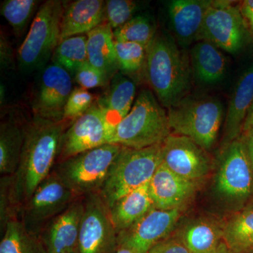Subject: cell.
I'll return each instance as SVG.
<instances>
[{
    "label": "cell",
    "mask_w": 253,
    "mask_h": 253,
    "mask_svg": "<svg viewBox=\"0 0 253 253\" xmlns=\"http://www.w3.org/2000/svg\"><path fill=\"white\" fill-rule=\"evenodd\" d=\"M76 197L52 172L21 206L20 220L29 232L40 236L48 223L67 209Z\"/></svg>",
    "instance_id": "obj_8"
},
{
    "label": "cell",
    "mask_w": 253,
    "mask_h": 253,
    "mask_svg": "<svg viewBox=\"0 0 253 253\" xmlns=\"http://www.w3.org/2000/svg\"><path fill=\"white\" fill-rule=\"evenodd\" d=\"M243 130L245 131L253 130V103L249 110L245 119Z\"/></svg>",
    "instance_id": "obj_41"
},
{
    "label": "cell",
    "mask_w": 253,
    "mask_h": 253,
    "mask_svg": "<svg viewBox=\"0 0 253 253\" xmlns=\"http://www.w3.org/2000/svg\"><path fill=\"white\" fill-rule=\"evenodd\" d=\"M253 103V63L241 75L229 101L225 121L226 144L239 137Z\"/></svg>",
    "instance_id": "obj_22"
},
{
    "label": "cell",
    "mask_w": 253,
    "mask_h": 253,
    "mask_svg": "<svg viewBox=\"0 0 253 253\" xmlns=\"http://www.w3.org/2000/svg\"><path fill=\"white\" fill-rule=\"evenodd\" d=\"M147 253H191L176 235L168 236L154 245Z\"/></svg>",
    "instance_id": "obj_37"
},
{
    "label": "cell",
    "mask_w": 253,
    "mask_h": 253,
    "mask_svg": "<svg viewBox=\"0 0 253 253\" xmlns=\"http://www.w3.org/2000/svg\"><path fill=\"white\" fill-rule=\"evenodd\" d=\"M136 95L134 82L118 73L110 81L109 90L98 101L110 127L114 131L118 123L132 108Z\"/></svg>",
    "instance_id": "obj_21"
},
{
    "label": "cell",
    "mask_w": 253,
    "mask_h": 253,
    "mask_svg": "<svg viewBox=\"0 0 253 253\" xmlns=\"http://www.w3.org/2000/svg\"><path fill=\"white\" fill-rule=\"evenodd\" d=\"M162 144L141 149L122 146L98 193L108 208L149 182L163 162Z\"/></svg>",
    "instance_id": "obj_4"
},
{
    "label": "cell",
    "mask_w": 253,
    "mask_h": 253,
    "mask_svg": "<svg viewBox=\"0 0 253 253\" xmlns=\"http://www.w3.org/2000/svg\"><path fill=\"white\" fill-rule=\"evenodd\" d=\"M172 133L167 111L154 93L143 89L113 131L110 144L141 149L161 144Z\"/></svg>",
    "instance_id": "obj_3"
},
{
    "label": "cell",
    "mask_w": 253,
    "mask_h": 253,
    "mask_svg": "<svg viewBox=\"0 0 253 253\" xmlns=\"http://www.w3.org/2000/svg\"><path fill=\"white\" fill-rule=\"evenodd\" d=\"M74 76L75 80L81 87L87 90L105 86L109 83L102 73L88 62L82 66L75 73Z\"/></svg>",
    "instance_id": "obj_36"
},
{
    "label": "cell",
    "mask_w": 253,
    "mask_h": 253,
    "mask_svg": "<svg viewBox=\"0 0 253 253\" xmlns=\"http://www.w3.org/2000/svg\"><path fill=\"white\" fill-rule=\"evenodd\" d=\"M113 134L102 111L97 104H93L65 131L58 159L64 161L84 151L110 144Z\"/></svg>",
    "instance_id": "obj_11"
},
{
    "label": "cell",
    "mask_w": 253,
    "mask_h": 253,
    "mask_svg": "<svg viewBox=\"0 0 253 253\" xmlns=\"http://www.w3.org/2000/svg\"><path fill=\"white\" fill-rule=\"evenodd\" d=\"M175 235L191 253H219L224 243L222 227L208 218L189 221Z\"/></svg>",
    "instance_id": "obj_24"
},
{
    "label": "cell",
    "mask_w": 253,
    "mask_h": 253,
    "mask_svg": "<svg viewBox=\"0 0 253 253\" xmlns=\"http://www.w3.org/2000/svg\"><path fill=\"white\" fill-rule=\"evenodd\" d=\"M145 70L151 89L165 109L186 97L191 83L189 65L172 38L155 37L147 48Z\"/></svg>",
    "instance_id": "obj_2"
},
{
    "label": "cell",
    "mask_w": 253,
    "mask_h": 253,
    "mask_svg": "<svg viewBox=\"0 0 253 253\" xmlns=\"http://www.w3.org/2000/svg\"><path fill=\"white\" fill-rule=\"evenodd\" d=\"M195 75L200 82L214 84L222 81L227 69V59L222 50L206 41L198 42L191 51Z\"/></svg>",
    "instance_id": "obj_25"
},
{
    "label": "cell",
    "mask_w": 253,
    "mask_h": 253,
    "mask_svg": "<svg viewBox=\"0 0 253 253\" xmlns=\"http://www.w3.org/2000/svg\"><path fill=\"white\" fill-rule=\"evenodd\" d=\"M65 253H80L78 249L73 250V251H68V252H66Z\"/></svg>",
    "instance_id": "obj_44"
},
{
    "label": "cell",
    "mask_w": 253,
    "mask_h": 253,
    "mask_svg": "<svg viewBox=\"0 0 253 253\" xmlns=\"http://www.w3.org/2000/svg\"><path fill=\"white\" fill-rule=\"evenodd\" d=\"M122 146L107 144L60 161L54 170L75 196L97 194Z\"/></svg>",
    "instance_id": "obj_6"
},
{
    "label": "cell",
    "mask_w": 253,
    "mask_h": 253,
    "mask_svg": "<svg viewBox=\"0 0 253 253\" xmlns=\"http://www.w3.org/2000/svg\"><path fill=\"white\" fill-rule=\"evenodd\" d=\"M242 140L246 146V151L253 169V130L245 131Z\"/></svg>",
    "instance_id": "obj_40"
},
{
    "label": "cell",
    "mask_w": 253,
    "mask_h": 253,
    "mask_svg": "<svg viewBox=\"0 0 253 253\" xmlns=\"http://www.w3.org/2000/svg\"><path fill=\"white\" fill-rule=\"evenodd\" d=\"M11 176H1L0 181V230L4 232L5 228L11 219L16 217L18 212L11 198Z\"/></svg>",
    "instance_id": "obj_35"
},
{
    "label": "cell",
    "mask_w": 253,
    "mask_h": 253,
    "mask_svg": "<svg viewBox=\"0 0 253 253\" xmlns=\"http://www.w3.org/2000/svg\"><path fill=\"white\" fill-rule=\"evenodd\" d=\"M162 154L163 164L188 180L199 183L211 169L206 150L186 136L171 133L163 141Z\"/></svg>",
    "instance_id": "obj_14"
},
{
    "label": "cell",
    "mask_w": 253,
    "mask_h": 253,
    "mask_svg": "<svg viewBox=\"0 0 253 253\" xmlns=\"http://www.w3.org/2000/svg\"><path fill=\"white\" fill-rule=\"evenodd\" d=\"M247 25L240 8L228 1H212L197 41H206L235 54L244 48L247 40Z\"/></svg>",
    "instance_id": "obj_9"
},
{
    "label": "cell",
    "mask_w": 253,
    "mask_h": 253,
    "mask_svg": "<svg viewBox=\"0 0 253 253\" xmlns=\"http://www.w3.org/2000/svg\"><path fill=\"white\" fill-rule=\"evenodd\" d=\"M86 41L85 35H80L60 42L51 57L53 63L75 74L82 66L88 62Z\"/></svg>",
    "instance_id": "obj_29"
},
{
    "label": "cell",
    "mask_w": 253,
    "mask_h": 253,
    "mask_svg": "<svg viewBox=\"0 0 253 253\" xmlns=\"http://www.w3.org/2000/svg\"><path fill=\"white\" fill-rule=\"evenodd\" d=\"M119 70L126 74L139 72L146 63L147 49L137 43L115 41Z\"/></svg>",
    "instance_id": "obj_32"
},
{
    "label": "cell",
    "mask_w": 253,
    "mask_h": 253,
    "mask_svg": "<svg viewBox=\"0 0 253 253\" xmlns=\"http://www.w3.org/2000/svg\"><path fill=\"white\" fill-rule=\"evenodd\" d=\"M223 239L234 253L253 252V207L233 216L222 226Z\"/></svg>",
    "instance_id": "obj_27"
},
{
    "label": "cell",
    "mask_w": 253,
    "mask_h": 253,
    "mask_svg": "<svg viewBox=\"0 0 253 253\" xmlns=\"http://www.w3.org/2000/svg\"><path fill=\"white\" fill-rule=\"evenodd\" d=\"M115 41L137 43L147 49L156 37V30L151 20L139 15L113 31Z\"/></svg>",
    "instance_id": "obj_30"
},
{
    "label": "cell",
    "mask_w": 253,
    "mask_h": 253,
    "mask_svg": "<svg viewBox=\"0 0 253 253\" xmlns=\"http://www.w3.org/2000/svg\"><path fill=\"white\" fill-rule=\"evenodd\" d=\"M168 115L172 134L189 137L207 151L217 140L224 109L219 100L211 96H186L168 109Z\"/></svg>",
    "instance_id": "obj_5"
},
{
    "label": "cell",
    "mask_w": 253,
    "mask_h": 253,
    "mask_svg": "<svg viewBox=\"0 0 253 253\" xmlns=\"http://www.w3.org/2000/svg\"><path fill=\"white\" fill-rule=\"evenodd\" d=\"M66 124L33 117L25 126V139L19 164L11 176V198L20 208L51 173L59 158Z\"/></svg>",
    "instance_id": "obj_1"
},
{
    "label": "cell",
    "mask_w": 253,
    "mask_h": 253,
    "mask_svg": "<svg viewBox=\"0 0 253 253\" xmlns=\"http://www.w3.org/2000/svg\"><path fill=\"white\" fill-rule=\"evenodd\" d=\"M84 202L74 201L54 217L40 235L47 253H65L78 249Z\"/></svg>",
    "instance_id": "obj_17"
},
{
    "label": "cell",
    "mask_w": 253,
    "mask_h": 253,
    "mask_svg": "<svg viewBox=\"0 0 253 253\" xmlns=\"http://www.w3.org/2000/svg\"><path fill=\"white\" fill-rule=\"evenodd\" d=\"M212 3L210 0H173L168 4L171 27L181 43L197 41L206 12Z\"/></svg>",
    "instance_id": "obj_18"
},
{
    "label": "cell",
    "mask_w": 253,
    "mask_h": 253,
    "mask_svg": "<svg viewBox=\"0 0 253 253\" xmlns=\"http://www.w3.org/2000/svg\"><path fill=\"white\" fill-rule=\"evenodd\" d=\"M64 3L48 0L41 5L27 36L18 51V62L23 73H31L45 66L60 42L61 22Z\"/></svg>",
    "instance_id": "obj_7"
},
{
    "label": "cell",
    "mask_w": 253,
    "mask_h": 253,
    "mask_svg": "<svg viewBox=\"0 0 253 253\" xmlns=\"http://www.w3.org/2000/svg\"><path fill=\"white\" fill-rule=\"evenodd\" d=\"M1 235L0 253H47L40 236L29 232L17 217L7 223Z\"/></svg>",
    "instance_id": "obj_28"
},
{
    "label": "cell",
    "mask_w": 253,
    "mask_h": 253,
    "mask_svg": "<svg viewBox=\"0 0 253 253\" xmlns=\"http://www.w3.org/2000/svg\"><path fill=\"white\" fill-rule=\"evenodd\" d=\"M219 253H233L232 251L229 250V248L226 246L225 243L223 244L222 246H221L220 252Z\"/></svg>",
    "instance_id": "obj_43"
},
{
    "label": "cell",
    "mask_w": 253,
    "mask_h": 253,
    "mask_svg": "<svg viewBox=\"0 0 253 253\" xmlns=\"http://www.w3.org/2000/svg\"><path fill=\"white\" fill-rule=\"evenodd\" d=\"M149 184L118 199L109 208L111 220L118 234L127 230L154 208Z\"/></svg>",
    "instance_id": "obj_23"
},
{
    "label": "cell",
    "mask_w": 253,
    "mask_h": 253,
    "mask_svg": "<svg viewBox=\"0 0 253 253\" xmlns=\"http://www.w3.org/2000/svg\"><path fill=\"white\" fill-rule=\"evenodd\" d=\"M216 187L228 199H246L252 194L253 169L242 139L238 138L226 146L216 177Z\"/></svg>",
    "instance_id": "obj_13"
},
{
    "label": "cell",
    "mask_w": 253,
    "mask_h": 253,
    "mask_svg": "<svg viewBox=\"0 0 253 253\" xmlns=\"http://www.w3.org/2000/svg\"><path fill=\"white\" fill-rule=\"evenodd\" d=\"M82 219L78 251L80 253H116L118 234L109 209L99 194L86 196Z\"/></svg>",
    "instance_id": "obj_10"
},
{
    "label": "cell",
    "mask_w": 253,
    "mask_h": 253,
    "mask_svg": "<svg viewBox=\"0 0 253 253\" xmlns=\"http://www.w3.org/2000/svg\"><path fill=\"white\" fill-rule=\"evenodd\" d=\"M102 0H77L64 7L61 22L60 42L71 37L87 34L104 22Z\"/></svg>",
    "instance_id": "obj_19"
},
{
    "label": "cell",
    "mask_w": 253,
    "mask_h": 253,
    "mask_svg": "<svg viewBox=\"0 0 253 253\" xmlns=\"http://www.w3.org/2000/svg\"><path fill=\"white\" fill-rule=\"evenodd\" d=\"M38 2L35 0H6L1 4V16L9 23L16 36L23 33Z\"/></svg>",
    "instance_id": "obj_31"
},
{
    "label": "cell",
    "mask_w": 253,
    "mask_h": 253,
    "mask_svg": "<svg viewBox=\"0 0 253 253\" xmlns=\"http://www.w3.org/2000/svg\"><path fill=\"white\" fill-rule=\"evenodd\" d=\"M139 5L131 0H109L105 4V18L113 31L135 16Z\"/></svg>",
    "instance_id": "obj_33"
},
{
    "label": "cell",
    "mask_w": 253,
    "mask_h": 253,
    "mask_svg": "<svg viewBox=\"0 0 253 253\" xmlns=\"http://www.w3.org/2000/svg\"><path fill=\"white\" fill-rule=\"evenodd\" d=\"M116 253H135V252L126 246H120Z\"/></svg>",
    "instance_id": "obj_42"
},
{
    "label": "cell",
    "mask_w": 253,
    "mask_h": 253,
    "mask_svg": "<svg viewBox=\"0 0 253 253\" xmlns=\"http://www.w3.org/2000/svg\"><path fill=\"white\" fill-rule=\"evenodd\" d=\"M86 37L88 63L111 81L119 70L112 28L104 21Z\"/></svg>",
    "instance_id": "obj_20"
},
{
    "label": "cell",
    "mask_w": 253,
    "mask_h": 253,
    "mask_svg": "<svg viewBox=\"0 0 253 253\" xmlns=\"http://www.w3.org/2000/svg\"><path fill=\"white\" fill-rule=\"evenodd\" d=\"M25 139V126L14 119L0 126V172L12 176L17 169Z\"/></svg>",
    "instance_id": "obj_26"
},
{
    "label": "cell",
    "mask_w": 253,
    "mask_h": 253,
    "mask_svg": "<svg viewBox=\"0 0 253 253\" xmlns=\"http://www.w3.org/2000/svg\"><path fill=\"white\" fill-rule=\"evenodd\" d=\"M0 61H1V69L9 68L12 61V52L9 42L4 36L1 35V41H0Z\"/></svg>",
    "instance_id": "obj_38"
},
{
    "label": "cell",
    "mask_w": 253,
    "mask_h": 253,
    "mask_svg": "<svg viewBox=\"0 0 253 253\" xmlns=\"http://www.w3.org/2000/svg\"><path fill=\"white\" fill-rule=\"evenodd\" d=\"M73 91L71 74L53 64L43 69L32 102L34 117L62 122L65 106Z\"/></svg>",
    "instance_id": "obj_12"
},
{
    "label": "cell",
    "mask_w": 253,
    "mask_h": 253,
    "mask_svg": "<svg viewBox=\"0 0 253 253\" xmlns=\"http://www.w3.org/2000/svg\"><path fill=\"white\" fill-rule=\"evenodd\" d=\"M94 99V96L87 89L83 87L73 89L65 106L62 122L66 125L74 122L90 109Z\"/></svg>",
    "instance_id": "obj_34"
},
{
    "label": "cell",
    "mask_w": 253,
    "mask_h": 253,
    "mask_svg": "<svg viewBox=\"0 0 253 253\" xmlns=\"http://www.w3.org/2000/svg\"><path fill=\"white\" fill-rule=\"evenodd\" d=\"M183 211L153 208L135 224L118 234L119 246H126L135 253H147L154 245L170 236Z\"/></svg>",
    "instance_id": "obj_15"
},
{
    "label": "cell",
    "mask_w": 253,
    "mask_h": 253,
    "mask_svg": "<svg viewBox=\"0 0 253 253\" xmlns=\"http://www.w3.org/2000/svg\"><path fill=\"white\" fill-rule=\"evenodd\" d=\"M198 184L181 177L161 163L149 184L154 208L164 211L184 210L194 197Z\"/></svg>",
    "instance_id": "obj_16"
},
{
    "label": "cell",
    "mask_w": 253,
    "mask_h": 253,
    "mask_svg": "<svg viewBox=\"0 0 253 253\" xmlns=\"http://www.w3.org/2000/svg\"><path fill=\"white\" fill-rule=\"evenodd\" d=\"M246 25L253 33V0H246L242 2L240 7Z\"/></svg>",
    "instance_id": "obj_39"
}]
</instances>
